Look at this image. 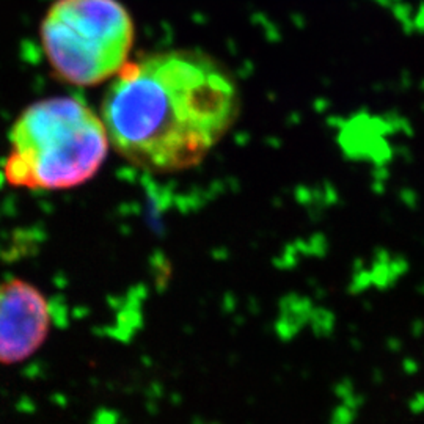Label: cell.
Wrapping results in <instances>:
<instances>
[{
    "label": "cell",
    "mask_w": 424,
    "mask_h": 424,
    "mask_svg": "<svg viewBox=\"0 0 424 424\" xmlns=\"http://www.w3.org/2000/svg\"><path fill=\"white\" fill-rule=\"evenodd\" d=\"M234 77L202 51L149 54L128 63L105 91L101 118L115 151L153 173L198 165L239 115Z\"/></svg>",
    "instance_id": "obj_1"
},
{
    "label": "cell",
    "mask_w": 424,
    "mask_h": 424,
    "mask_svg": "<svg viewBox=\"0 0 424 424\" xmlns=\"http://www.w3.org/2000/svg\"><path fill=\"white\" fill-rule=\"evenodd\" d=\"M109 143L103 118L90 105L71 96L41 99L10 130L3 176L22 189H73L99 172Z\"/></svg>",
    "instance_id": "obj_2"
},
{
    "label": "cell",
    "mask_w": 424,
    "mask_h": 424,
    "mask_svg": "<svg viewBox=\"0 0 424 424\" xmlns=\"http://www.w3.org/2000/svg\"><path fill=\"white\" fill-rule=\"evenodd\" d=\"M132 16L118 0H55L41 22L49 65L65 82L95 86L129 63Z\"/></svg>",
    "instance_id": "obj_3"
},
{
    "label": "cell",
    "mask_w": 424,
    "mask_h": 424,
    "mask_svg": "<svg viewBox=\"0 0 424 424\" xmlns=\"http://www.w3.org/2000/svg\"><path fill=\"white\" fill-rule=\"evenodd\" d=\"M51 308L32 283L10 278L0 283V365L27 360L47 340Z\"/></svg>",
    "instance_id": "obj_4"
}]
</instances>
